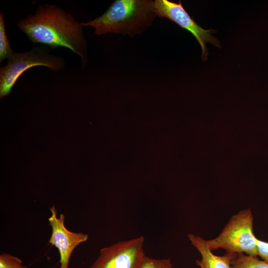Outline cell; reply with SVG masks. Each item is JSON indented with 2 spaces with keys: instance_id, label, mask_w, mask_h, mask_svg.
I'll return each instance as SVG.
<instances>
[{
  "instance_id": "obj_1",
  "label": "cell",
  "mask_w": 268,
  "mask_h": 268,
  "mask_svg": "<svg viewBox=\"0 0 268 268\" xmlns=\"http://www.w3.org/2000/svg\"><path fill=\"white\" fill-rule=\"evenodd\" d=\"M17 26L33 43L52 49L62 47L80 57L82 66L87 62V43L82 26L73 15L52 4L40 5L34 14L20 19Z\"/></svg>"
},
{
  "instance_id": "obj_2",
  "label": "cell",
  "mask_w": 268,
  "mask_h": 268,
  "mask_svg": "<svg viewBox=\"0 0 268 268\" xmlns=\"http://www.w3.org/2000/svg\"><path fill=\"white\" fill-rule=\"evenodd\" d=\"M155 16L153 0H116L102 15L81 24L94 27L98 35L114 33L132 37L151 26Z\"/></svg>"
},
{
  "instance_id": "obj_3",
  "label": "cell",
  "mask_w": 268,
  "mask_h": 268,
  "mask_svg": "<svg viewBox=\"0 0 268 268\" xmlns=\"http://www.w3.org/2000/svg\"><path fill=\"white\" fill-rule=\"evenodd\" d=\"M254 217L250 208L233 215L219 235L206 240L212 251L222 249L226 253L234 255L243 253L258 256L257 238L253 232Z\"/></svg>"
},
{
  "instance_id": "obj_4",
  "label": "cell",
  "mask_w": 268,
  "mask_h": 268,
  "mask_svg": "<svg viewBox=\"0 0 268 268\" xmlns=\"http://www.w3.org/2000/svg\"><path fill=\"white\" fill-rule=\"evenodd\" d=\"M49 48L46 46L33 48L25 53H14L8 58L7 64L0 70V99L9 94L20 76L29 68L43 66L52 70L63 68L65 65L60 57L48 54Z\"/></svg>"
},
{
  "instance_id": "obj_5",
  "label": "cell",
  "mask_w": 268,
  "mask_h": 268,
  "mask_svg": "<svg viewBox=\"0 0 268 268\" xmlns=\"http://www.w3.org/2000/svg\"><path fill=\"white\" fill-rule=\"evenodd\" d=\"M142 236L102 248L90 268H141L146 255Z\"/></svg>"
},
{
  "instance_id": "obj_6",
  "label": "cell",
  "mask_w": 268,
  "mask_h": 268,
  "mask_svg": "<svg viewBox=\"0 0 268 268\" xmlns=\"http://www.w3.org/2000/svg\"><path fill=\"white\" fill-rule=\"evenodd\" d=\"M153 6L156 16L170 19L189 31L196 38L201 47V58L203 61L207 59L208 55L207 43L221 47L217 39L211 35L214 31L205 30L198 24L185 9L180 0L177 3L168 0H155L153 1Z\"/></svg>"
},
{
  "instance_id": "obj_7",
  "label": "cell",
  "mask_w": 268,
  "mask_h": 268,
  "mask_svg": "<svg viewBox=\"0 0 268 268\" xmlns=\"http://www.w3.org/2000/svg\"><path fill=\"white\" fill-rule=\"evenodd\" d=\"M50 210L51 215L48 221L52 228V233L48 243L59 250L60 268H68L73 251L80 244L87 240L88 235L69 230L65 225V215L60 214L58 217L55 205H52Z\"/></svg>"
},
{
  "instance_id": "obj_8",
  "label": "cell",
  "mask_w": 268,
  "mask_h": 268,
  "mask_svg": "<svg viewBox=\"0 0 268 268\" xmlns=\"http://www.w3.org/2000/svg\"><path fill=\"white\" fill-rule=\"evenodd\" d=\"M188 237L201 255V259L196 261L200 268H231V261L235 254L226 253L223 256L215 255L209 248L206 240L203 238L192 233L189 234Z\"/></svg>"
},
{
  "instance_id": "obj_9",
  "label": "cell",
  "mask_w": 268,
  "mask_h": 268,
  "mask_svg": "<svg viewBox=\"0 0 268 268\" xmlns=\"http://www.w3.org/2000/svg\"><path fill=\"white\" fill-rule=\"evenodd\" d=\"M231 268H268V263L260 260L258 256L244 253L235 254L231 261Z\"/></svg>"
},
{
  "instance_id": "obj_10",
  "label": "cell",
  "mask_w": 268,
  "mask_h": 268,
  "mask_svg": "<svg viewBox=\"0 0 268 268\" xmlns=\"http://www.w3.org/2000/svg\"><path fill=\"white\" fill-rule=\"evenodd\" d=\"M14 52L10 47L6 34L5 26L2 13L0 14V62L8 59Z\"/></svg>"
},
{
  "instance_id": "obj_11",
  "label": "cell",
  "mask_w": 268,
  "mask_h": 268,
  "mask_svg": "<svg viewBox=\"0 0 268 268\" xmlns=\"http://www.w3.org/2000/svg\"><path fill=\"white\" fill-rule=\"evenodd\" d=\"M0 268H27L18 257L7 253L0 255Z\"/></svg>"
},
{
  "instance_id": "obj_12",
  "label": "cell",
  "mask_w": 268,
  "mask_h": 268,
  "mask_svg": "<svg viewBox=\"0 0 268 268\" xmlns=\"http://www.w3.org/2000/svg\"><path fill=\"white\" fill-rule=\"evenodd\" d=\"M141 268H173L169 259H157L146 256Z\"/></svg>"
},
{
  "instance_id": "obj_13",
  "label": "cell",
  "mask_w": 268,
  "mask_h": 268,
  "mask_svg": "<svg viewBox=\"0 0 268 268\" xmlns=\"http://www.w3.org/2000/svg\"><path fill=\"white\" fill-rule=\"evenodd\" d=\"M257 244L258 256L263 260L268 263V242L260 240L257 238Z\"/></svg>"
}]
</instances>
